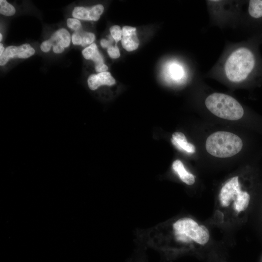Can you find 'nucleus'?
<instances>
[{
    "instance_id": "13",
    "label": "nucleus",
    "mask_w": 262,
    "mask_h": 262,
    "mask_svg": "<svg viewBox=\"0 0 262 262\" xmlns=\"http://www.w3.org/2000/svg\"><path fill=\"white\" fill-rule=\"evenodd\" d=\"M248 12L249 15L253 18H258L262 17V0H249Z\"/></svg>"
},
{
    "instance_id": "15",
    "label": "nucleus",
    "mask_w": 262,
    "mask_h": 262,
    "mask_svg": "<svg viewBox=\"0 0 262 262\" xmlns=\"http://www.w3.org/2000/svg\"><path fill=\"white\" fill-rule=\"evenodd\" d=\"M15 7L5 0H0V13L6 16H12L15 14Z\"/></svg>"
},
{
    "instance_id": "18",
    "label": "nucleus",
    "mask_w": 262,
    "mask_h": 262,
    "mask_svg": "<svg viewBox=\"0 0 262 262\" xmlns=\"http://www.w3.org/2000/svg\"><path fill=\"white\" fill-rule=\"evenodd\" d=\"M81 35L82 37V47L92 44L95 39V35L92 33L81 32Z\"/></svg>"
},
{
    "instance_id": "12",
    "label": "nucleus",
    "mask_w": 262,
    "mask_h": 262,
    "mask_svg": "<svg viewBox=\"0 0 262 262\" xmlns=\"http://www.w3.org/2000/svg\"><path fill=\"white\" fill-rule=\"evenodd\" d=\"M82 54L85 59L94 61L96 65L104 63L103 58L95 43H92L83 49Z\"/></svg>"
},
{
    "instance_id": "6",
    "label": "nucleus",
    "mask_w": 262,
    "mask_h": 262,
    "mask_svg": "<svg viewBox=\"0 0 262 262\" xmlns=\"http://www.w3.org/2000/svg\"><path fill=\"white\" fill-rule=\"evenodd\" d=\"M34 53L35 50L29 44H24L19 46H8L0 56V65H5L12 58H28Z\"/></svg>"
},
{
    "instance_id": "4",
    "label": "nucleus",
    "mask_w": 262,
    "mask_h": 262,
    "mask_svg": "<svg viewBox=\"0 0 262 262\" xmlns=\"http://www.w3.org/2000/svg\"><path fill=\"white\" fill-rule=\"evenodd\" d=\"M173 229L177 239L182 242L193 241L203 245L209 240L210 234L207 228L204 225H199L189 217L178 220L173 224Z\"/></svg>"
},
{
    "instance_id": "11",
    "label": "nucleus",
    "mask_w": 262,
    "mask_h": 262,
    "mask_svg": "<svg viewBox=\"0 0 262 262\" xmlns=\"http://www.w3.org/2000/svg\"><path fill=\"white\" fill-rule=\"evenodd\" d=\"M172 167L183 182L188 185H192L195 183V177L186 170L184 165L180 160H176L174 161Z\"/></svg>"
},
{
    "instance_id": "1",
    "label": "nucleus",
    "mask_w": 262,
    "mask_h": 262,
    "mask_svg": "<svg viewBox=\"0 0 262 262\" xmlns=\"http://www.w3.org/2000/svg\"><path fill=\"white\" fill-rule=\"evenodd\" d=\"M255 64V57L250 49L241 44L234 45L222 57L215 73L230 83L239 84L248 79Z\"/></svg>"
},
{
    "instance_id": "3",
    "label": "nucleus",
    "mask_w": 262,
    "mask_h": 262,
    "mask_svg": "<svg viewBox=\"0 0 262 262\" xmlns=\"http://www.w3.org/2000/svg\"><path fill=\"white\" fill-rule=\"evenodd\" d=\"M243 142L237 135L225 131H218L207 139L205 147L211 155L218 158L232 157L242 149Z\"/></svg>"
},
{
    "instance_id": "26",
    "label": "nucleus",
    "mask_w": 262,
    "mask_h": 262,
    "mask_svg": "<svg viewBox=\"0 0 262 262\" xmlns=\"http://www.w3.org/2000/svg\"><path fill=\"white\" fill-rule=\"evenodd\" d=\"M2 39V34L1 33H0V41H1Z\"/></svg>"
},
{
    "instance_id": "9",
    "label": "nucleus",
    "mask_w": 262,
    "mask_h": 262,
    "mask_svg": "<svg viewBox=\"0 0 262 262\" xmlns=\"http://www.w3.org/2000/svg\"><path fill=\"white\" fill-rule=\"evenodd\" d=\"M87 82L89 88L95 90L102 85H113L115 81L109 72L106 71L90 75Z\"/></svg>"
},
{
    "instance_id": "23",
    "label": "nucleus",
    "mask_w": 262,
    "mask_h": 262,
    "mask_svg": "<svg viewBox=\"0 0 262 262\" xmlns=\"http://www.w3.org/2000/svg\"><path fill=\"white\" fill-rule=\"evenodd\" d=\"M108 66L104 63L98 64L95 66L96 71L99 73L106 72L108 70Z\"/></svg>"
},
{
    "instance_id": "7",
    "label": "nucleus",
    "mask_w": 262,
    "mask_h": 262,
    "mask_svg": "<svg viewBox=\"0 0 262 262\" xmlns=\"http://www.w3.org/2000/svg\"><path fill=\"white\" fill-rule=\"evenodd\" d=\"M103 11L104 7L101 4H97L91 8L76 6L72 11V16L76 19L97 21Z\"/></svg>"
},
{
    "instance_id": "14",
    "label": "nucleus",
    "mask_w": 262,
    "mask_h": 262,
    "mask_svg": "<svg viewBox=\"0 0 262 262\" xmlns=\"http://www.w3.org/2000/svg\"><path fill=\"white\" fill-rule=\"evenodd\" d=\"M168 73L171 78L176 81L181 80L185 75L183 67L176 63H172L169 66Z\"/></svg>"
},
{
    "instance_id": "5",
    "label": "nucleus",
    "mask_w": 262,
    "mask_h": 262,
    "mask_svg": "<svg viewBox=\"0 0 262 262\" xmlns=\"http://www.w3.org/2000/svg\"><path fill=\"white\" fill-rule=\"evenodd\" d=\"M219 198L222 206H228L233 201L234 210L239 213L247 208L250 198L249 194L241 190L239 178L235 176L228 180L221 189Z\"/></svg>"
},
{
    "instance_id": "19",
    "label": "nucleus",
    "mask_w": 262,
    "mask_h": 262,
    "mask_svg": "<svg viewBox=\"0 0 262 262\" xmlns=\"http://www.w3.org/2000/svg\"><path fill=\"white\" fill-rule=\"evenodd\" d=\"M67 26L71 29L78 32L81 30L82 24L80 20L75 18H69L66 21Z\"/></svg>"
},
{
    "instance_id": "21",
    "label": "nucleus",
    "mask_w": 262,
    "mask_h": 262,
    "mask_svg": "<svg viewBox=\"0 0 262 262\" xmlns=\"http://www.w3.org/2000/svg\"><path fill=\"white\" fill-rule=\"evenodd\" d=\"M72 43L75 45H82V37L80 31L75 32L71 36Z\"/></svg>"
},
{
    "instance_id": "17",
    "label": "nucleus",
    "mask_w": 262,
    "mask_h": 262,
    "mask_svg": "<svg viewBox=\"0 0 262 262\" xmlns=\"http://www.w3.org/2000/svg\"><path fill=\"white\" fill-rule=\"evenodd\" d=\"M111 35L116 43L121 40L122 36V31L121 28L118 25H114L110 29Z\"/></svg>"
},
{
    "instance_id": "16",
    "label": "nucleus",
    "mask_w": 262,
    "mask_h": 262,
    "mask_svg": "<svg viewBox=\"0 0 262 262\" xmlns=\"http://www.w3.org/2000/svg\"><path fill=\"white\" fill-rule=\"evenodd\" d=\"M56 33L61 40L62 46L65 48L68 47L70 43L71 37L69 32L65 29L62 28Z\"/></svg>"
},
{
    "instance_id": "10",
    "label": "nucleus",
    "mask_w": 262,
    "mask_h": 262,
    "mask_svg": "<svg viewBox=\"0 0 262 262\" xmlns=\"http://www.w3.org/2000/svg\"><path fill=\"white\" fill-rule=\"evenodd\" d=\"M172 144L179 150H184L188 153L195 152V146L187 142L184 134L180 132H175L171 138Z\"/></svg>"
},
{
    "instance_id": "24",
    "label": "nucleus",
    "mask_w": 262,
    "mask_h": 262,
    "mask_svg": "<svg viewBox=\"0 0 262 262\" xmlns=\"http://www.w3.org/2000/svg\"><path fill=\"white\" fill-rule=\"evenodd\" d=\"M112 40H107L105 39H103L100 41V45L103 48H108L112 45Z\"/></svg>"
},
{
    "instance_id": "22",
    "label": "nucleus",
    "mask_w": 262,
    "mask_h": 262,
    "mask_svg": "<svg viewBox=\"0 0 262 262\" xmlns=\"http://www.w3.org/2000/svg\"><path fill=\"white\" fill-rule=\"evenodd\" d=\"M52 46V44L49 39L48 40L44 41L42 43L40 46V49L42 51L47 52L50 50Z\"/></svg>"
},
{
    "instance_id": "2",
    "label": "nucleus",
    "mask_w": 262,
    "mask_h": 262,
    "mask_svg": "<svg viewBox=\"0 0 262 262\" xmlns=\"http://www.w3.org/2000/svg\"><path fill=\"white\" fill-rule=\"evenodd\" d=\"M205 105L213 114L227 120L240 119L244 114L240 103L232 96L224 93L211 94L205 98Z\"/></svg>"
},
{
    "instance_id": "8",
    "label": "nucleus",
    "mask_w": 262,
    "mask_h": 262,
    "mask_svg": "<svg viewBox=\"0 0 262 262\" xmlns=\"http://www.w3.org/2000/svg\"><path fill=\"white\" fill-rule=\"evenodd\" d=\"M122 36L121 44L123 48L128 51L136 49L139 44L136 34V30L134 27L125 26L122 29Z\"/></svg>"
},
{
    "instance_id": "20",
    "label": "nucleus",
    "mask_w": 262,
    "mask_h": 262,
    "mask_svg": "<svg viewBox=\"0 0 262 262\" xmlns=\"http://www.w3.org/2000/svg\"><path fill=\"white\" fill-rule=\"evenodd\" d=\"M107 52L109 56L114 59L117 58L120 56L119 49L116 45L110 46L107 49Z\"/></svg>"
},
{
    "instance_id": "25",
    "label": "nucleus",
    "mask_w": 262,
    "mask_h": 262,
    "mask_svg": "<svg viewBox=\"0 0 262 262\" xmlns=\"http://www.w3.org/2000/svg\"><path fill=\"white\" fill-rule=\"evenodd\" d=\"M5 49L4 47L3 46V45L0 43V56L2 54V53L4 52Z\"/></svg>"
}]
</instances>
